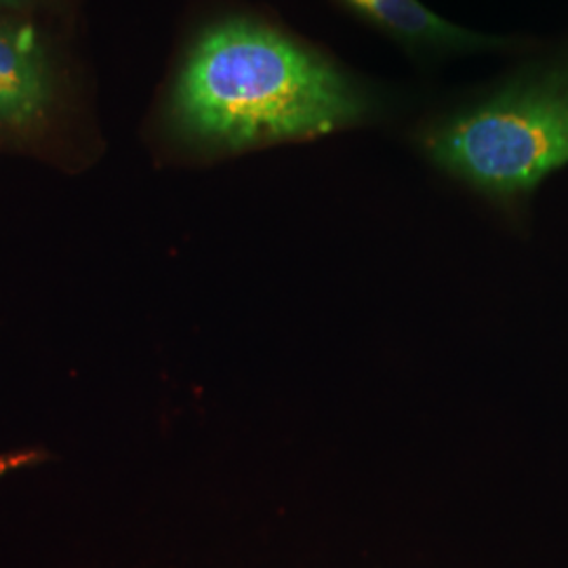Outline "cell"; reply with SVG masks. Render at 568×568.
<instances>
[{
  "label": "cell",
  "mask_w": 568,
  "mask_h": 568,
  "mask_svg": "<svg viewBox=\"0 0 568 568\" xmlns=\"http://www.w3.org/2000/svg\"><path fill=\"white\" fill-rule=\"evenodd\" d=\"M326 49L278 23L232 16L213 21L183 58L171 119L209 154L312 142L386 121L398 108Z\"/></svg>",
  "instance_id": "6da1fadb"
},
{
  "label": "cell",
  "mask_w": 568,
  "mask_h": 568,
  "mask_svg": "<svg viewBox=\"0 0 568 568\" xmlns=\"http://www.w3.org/2000/svg\"><path fill=\"white\" fill-rule=\"evenodd\" d=\"M410 143L453 182L514 211L568 164V58L440 105L415 124Z\"/></svg>",
  "instance_id": "7a4b0ae2"
},
{
  "label": "cell",
  "mask_w": 568,
  "mask_h": 568,
  "mask_svg": "<svg viewBox=\"0 0 568 568\" xmlns=\"http://www.w3.org/2000/svg\"><path fill=\"white\" fill-rule=\"evenodd\" d=\"M339 9L363 21L422 63L509 51L511 41L455 26L422 0H335Z\"/></svg>",
  "instance_id": "3957f363"
},
{
  "label": "cell",
  "mask_w": 568,
  "mask_h": 568,
  "mask_svg": "<svg viewBox=\"0 0 568 568\" xmlns=\"http://www.w3.org/2000/svg\"><path fill=\"white\" fill-rule=\"evenodd\" d=\"M51 100V74L30 26L0 20V126L37 121Z\"/></svg>",
  "instance_id": "277c9868"
},
{
  "label": "cell",
  "mask_w": 568,
  "mask_h": 568,
  "mask_svg": "<svg viewBox=\"0 0 568 568\" xmlns=\"http://www.w3.org/2000/svg\"><path fill=\"white\" fill-rule=\"evenodd\" d=\"M26 0H0V7H20Z\"/></svg>",
  "instance_id": "5b68a950"
}]
</instances>
